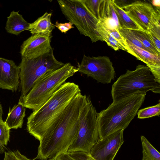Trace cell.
I'll return each instance as SVG.
<instances>
[{
	"instance_id": "6da1fadb",
	"label": "cell",
	"mask_w": 160,
	"mask_h": 160,
	"mask_svg": "<svg viewBox=\"0 0 160 160\" xmlns=\"http://www.w3.org/2000/svg\"><path fill=\"white\" fill-rule=\"evenodd\" d=\"M84 100V95L81 92L68 103L61 116L39 141L37 155L34 159L47 160L68 152L78 135Z\"/></svg>"
},
{
	"instance_id": "7a4b0ae2",
	"label": "cell",
	"mask_w": 160,
	"mask_h": 160,
	"mask_svg": "<svg viewBox=\"0 0 160 160\" xmlns=\"http://www.w3.org/2000/svg\"><path fill=\"white\" fill-rule=\"evenodd\" d=\"M146 93L138 92L113 102L98 113L99 139L120 129H125L136 116Z\"/></svg>"
},
{
	"instance_id": "3957f363",
	"label": "cell",
	"mask_w": 160,
	"mask_h": 160,
	"mask_svg": "<svg viewBox=\"0 0 160 160\" xmlns=\"http://www.w3.org/2000/svg\"><path fill=\"white\" fill-rule=\"evenodd\" d=\"M81 92L79 86L74 82L63 83L43 105L28 117V132L40 141L48 123Z\"/></svg>"
},
{
	"instance_id": "277c9868",
	"label": "cell",
	"mask_w": 160,
	"mask_h": 160,
	"mask_svg": "<svg viewBox=\"0 0 160 160\" xmlns=\"http://www.w3.org/2000/svg\"><path fill=\"white\" fill-rule=\"evenodd\" d=\"M78 72L77 68L70 62L60 68L48 72L41 76L25 96L19 100L24 107L33 110L43 105L69 78Z\"/></svg>"
},
{
	"instance_id": "5b68a950",
	"label": "cell",
	"mask_w": 160,
	"mask_h": 160,
	"mask_svg": "<svg viewBox=\"0 0 160 160\" xmlns=\"http://www.w3.org/2000/svg\"><path fill=\"white\" fill-rule=\"evenodd\" d=\"M149 91L160 94V83L156 82L147 66L139 64L135 70H127L119 77L112 86L111 95L115 102L136 93Z\"/></svg>"
},
{
	"instance_id": "8992f818",
	"label": "cell",
	"mask_w": 160,
	"mask_h": 160,
	"mask_svg": "<svg viewBox=\"0 0 160 160\" xmlns=\"http://www.w3.org/2000/svg\"><path fill=\"white\" fill-rule=\"evenodd\" d=\"M98 116V113L92 103L90 97L84 95L78 135L68 152L80 151L89 153L99 139Z\"/></svg>"
},
{
	"instance_id": "52a82bcc",
	"label": "cell",
	"mask_w": 160,
	"mask_h": 160,
	"mask_svg": "<svg viewBox=\"0 0 160 160\" xmlns=\"http://www.w3.org/2000/svg\"><path fill=\"white\" fill-rule=\"evenodd\" d=\"M53 51V49L50 52L35 58H22L19 65L21 97L26 96L37 80L42 75L57 69L64 64L56 59Z\"/></svg>"
},
{
	"instance_id": "ba28073f",
	"label": "cell",
	"mask_w": 160,
	"mask_h": 160,
	"mask_svg": "<svg viewBox=\"0 0 160 160\" xmlns=\"http://www.w3.org/2000/svg\"><path fill=\"white\" fill-rule=\"evenodd\" d=\"M62 14L77 28L80 33L92 42L103 40L97 30L99 20L87 9L82 0H58Z\"/></svg>"
},
{
	"instance_id": "9c48e42d",
	"label": "cell",
	"mask_w": 160,
	"mask_h": 160,
	"mask_svg": "<svg viewBox=\"0 0 160 160\" xmlns=\"http://www.w3.org/2000/svg\"><path fill=\"white\" fill-rule=\"evenodd\" d=\"M77 68L78 72L103 84L110 83L115 76L112 63L106 56L94 57L84 55Z\"/></svg>"
},
{
	"instance_id": "30bf717a",
	"label": "cell",
	"mask_w": 160,
	"mask_h": 160,
	"mask_svg": "<svg viewBox=\"0 0 160 160\" xmlns=\"http://www.w3.org/2000/svg\"><path fill=\"white\" fill-rule=\"evenodd\" d=\"M121 8L142 30L148 32L160 14V9H155L150 3L141 1H134Z\"/></svg>"
},
{
	"instance_id": "8fae6325",
	"label": "cell",
	"mask_w": 160,
	"mask_h": 160,
	"mask_svg": "<svg viewBox=\"0 0 160 160\" xmlns=\"http://www.w3.org/2000/svg\"><path fill=\"white\" fill-rule=\"evenodd\" d=\"M124 130H119L99 139L90 151L91 156L96 160H113L124 142Z\"/></svg>"
},
{
	"instance_id": "7c38bea8",
	"label": "cell",
	"mask_w": 160,
	"mask_h": 160,
	"mask_svg": "<svg viewBox=\"0 0 160 160\" xmlns=\"http://www.w3.org/2000/svg\"><path fill=\"white\" fill-rule=\"evenodd\" d=\"M52 37L42 33L32 35L21 46L22 58H35L50 52L53 49L51 44Z\"/></svg>"
},
{
	"instance_id": "4fadbf2b",
	"label": "cell",
	"mask_w": 160,
	"mask_h": 160,
	"mask_svg": "<svg viewBox=\"0 0 160 160\" xmlns=\"http://www.w3.org/2000/svg\"><path fill=\"white\" fill-rule=\"evenodd\" d=\"M20 68L14 62L0 57V88L16 91L20 84Z\"/></svg>"
},
{
	"instance_id": "5bb4252c",
	"label": "cell",
	"mask_w": 160,
	"mask_h": 160,
	"mask_svg": "<svg viewBox=\"0 0 160 160\" xmlns=\"http://www.w3.org/2000/svg\"><path fill=\"white\" fill-rule=\"evenodd\" d=\"M127 52L145 63L154 77L160 83V56L152 54L126 41Z\"/></svg>"
},
{
	"instance_id": "9a60e30c",
	"label": "cell",
	"mask_w": 160,
	"mask_h": 160,
	"mask_svg": "<svg viewBox=\"0 0 160 160\" xmlns=\"http://www.w3.org/2000/svg\"><path fill=\"white\" fill-rule=\"evenodd\" d=\"M52 13L46 12L33 22L30 23L29 30L32 35L42 33L52 36V33L55 28L51 21Z\"/></svg>"
},
{
	"instance_id": "2e32d148",
	"label": "cell",
	"mask_w": 160,
	"mask_h": 160,
	"mask_svg": "<svg viewBox=\"0 0 160 160\" xmlns=\"http://www.w3.org/2000/svg\"><path fill=\"white\" fill-rule=\"evenodd\" d=\"M18 12L13 11L11 12L10 16L7 17L5 28L8 32L16 35L24 31L29 30L30 24Z\"/></svg>"
},
{
	"instance_id": "e0dca14e",
	"label": "cell",
	"mask_w": 160,
	"mask_h": 160,
	"mask_svg": "<svg viewBox=\"0 0 160 160\" xmlns=\"http://www.w3.org/2000/svg\"><path fill=\"white\" fill-rule=\"evenodd\" d=\"M25 108L22 101L19 100L17 105H15L12 109H9L7 117L4 122L9 129L22 128L25 116Z\"/></svg>"
},
{
	"instance_id": "ac0fdd59",
	"label": "cell",
	"mask_w": 160,
	"mask_h": 160,
	"mask_svg": "<svg viewBox=\"0 0 160 160\" xmlns=\"http://www.w3.org/2000/svg\"><path fill=\"white\" fill-rule=\"evenodd\" d=\"M89 11L98 20L108 18L110 0H82Z\"/></svg>"
},
{
	"instance_id": "d6986e66",
	"label": "cell",
	"mask_w": 160,
	"mask_h": 160,
	"mask_svg": "<svg viewBox=\"0 0 160 160\" xmlns=\"http://www.w3.org/2000/svg\"><path fill=\"white\" fill-rule=\"evenodd\" d=\"M110 1L117 17L119 27L130 30H141L124 10L119 7L113 0H110Z\"/></svg>"
},
{
	"instance_id": "ffe728a7",
	"label": "cell",
	"mask_w": 160,
	"mask_h": 160,
	"mask_svg": "<svg viewBox=\"0 0 160 160\" xmlns=\"http://www.w3.org/2000/svg\"><path fill=\"white\" fill-rule=\"evenodd\" d=\"M136 38L152 54L160 56L149 32L141 30H130Z\"/></svg>"
},
{
	"instance_id": "44dd1931",
	"label": "cell",
	"mask_w": 160,
	"mask_h": 160,
	"mask_svg": "<svg viewBox=\"0 0 160 160\" xmlns=\"http://www.w3.org/2000/svg\"><path fill=\"white\" fill-rule=\"evenodd\" d=\"M141 140L142 147V160H160V153L143 136Z\"/></svg>"
},
{
	"instance_id": "7402d4cb",
	"label": "cell",
	"mask_w": 160,
	"mask_h": 160,
	"mask_svg": "<svg viewBox=\"0 0 160 160\" xmlns=\"http://www.w3.org/2000/svg\"><path fill=\"white\" fill-rule=\"evenodd\" d=\"M97 30L103 41H105L108 46L115 51L121 49L126 51V48L98 23L97 25Z\"/></svg>"
},
{
	"instance_id": "603a6c76",
	"label": "cell",
	"mask_w": 160,
	"mask_h": 160,
	"mask_svg": "<svg viewBox=\"0 0 160 160\" xmlns=\"http://www.w3.org/2000/svg\"><path fill=\"white\" fill-rule=\"evenodd\" d=\"M118 29L120 34L126 41L130 43L137 47L152 53L150 50L146 48L136 38L130 30L123 28L120 27Z\"/></svg>"
},
{
	"instance_id": "cb8c5ba5",
	"label": "cell",
	"mask_w": 160,
	"mask_h": 160,
	"mask_svg": "<svg viewBox=\"0 0 160 160\" xmlns=\"http://www.w3.org/2000/svg\"><path fill=\"white\" fill-rule=\"evenodd\" d=\"M138 118L143 119L158 116L160 114V102L156 105L142 109L137 112Z\"/></svg>"
},
{
	"instance_id": "d4e9b609",
	"label": "cell",
	"mask_w": 160,
	"mask_h": 160,
	"mask_svg": "<svg viewBox=\"0 0 160 160\" xmlns=\"http://www.w3.org/2000/svg\"><path fill=\"white\" fill-rule=\"evenodd\" d=\"M10 129L3 121L0 122V142L4 147L7 145L10 139Z\"/></svg>"
},
{
	"instance_id": "484cf974",
	"label": "cell",
	"mask_w": 160,
	"mask_h": 160,
	"mask_svg": "<svg viewBox=\"0 0 160 160\" xmlns=\"http://www.w3.org/2000/svg\"><path fill=\"white\" fill-rule=\"evenodd\" d=\"M3 160H34L28 158L18 150L5 151Z\"/></svg>"
},
{
	"instance_id": "4316f807",
	"label": "cell",
	"mask_w": 160,
	"mask_h": 160,
	"mask_svg": "<svg viewBox=\"0 0 160 160\" xmlns=\"http://www.w3.org/2000/svg\"><path fill=\"white\" fill-rule=\"evenodd\" d=\"M68 153L75 160H96L92 157L88 153L76 151Z\"/></svg>"
},
{
	"instance_id": "83f0119b",
	"label": "cell",
	"mask_w": 160,
	"mask_h": 160,
	"mask_svg": "<svg viewBox=\"0 0 160 160\" xmlns=\"http://www.w3.org/2000/svg\"><path fill=\"white\" fill-rule=\"evenodd\" d=\"M73 24L70 22L64 23H59L56 22L54 26L57 28L62 33H66L68 31L74 28Z\"/></svg>"
},
{
	"instance_id": "f1b7e54d",
	"label": "cell",
	"mask_w": 160,
	"mask_h": 160,
	"mask_svg": "<svg viewBox=\"0 0 160 160\" xmlns=\"http://www.w3.org/2000/svg\"><path fill=\"white\" fill-rule=\"evenodd\" d=\"M56 160H75L68 154V152L59 154L56 158Z\"/></svg>"
},
{
	"instance_id": "f546056e",
	"label": "cell",
	"mask_w": 160,
	"mask_h": 160,
	"mask_svg": "<svg viewBox=\"0 0 160 160\" xmlns=\"http://www.w3.org/2000/svg\"><path fill=\"white\" fill-rule=\"evenodd\" d=\"M151 3L152 5L153 6L157 8H160V0H153L151 1Z\"/></svg>"
},
{
	"instance_id": "4dcf8cb0",
	"label": "cell",
	"mask_w": 160,
	"mask_h": 160,
	"mask_svg": "<svg viewBox=\"0 0 160 160\" xmlns=\"http://www.w3.org/2000/svg\"><path fill=\"white\" fill-rule=\"evenodd\" d=\"M3 114V109L2 106L0 103V122L3 121L2 119V116Z\"/></svg>"
},
{
	"instance_id": "1f68e13d",
	"label": "cell",
	"mask_w": 160,
	"mask_h": 160,
	"mask_svg": "<svg viewBox=\"0 0 160 160\" xmlns=\"http://www.w3.org/2000/svg\"><path fill=\"white\" fill-rule=\"evenodd\" d=\"M5 147L3 146L0 142V154L4 152Z\"/></svg>"
},
{
	"instance_id": "d6a6232c",
	"label": "cell",
	"mask_w": 160,
	"mask_h": 160,
	"mask_svg": "<svg viewBox=\"0 0 160 160\" xmlns=\"http://www.w3.org/2000/svg\"><path fill=\"white\" fill-rule=\"evenodd\" d=\"M57 157L54 158H51L47 160H56Z\"/></svg>"
}]
</instances>
